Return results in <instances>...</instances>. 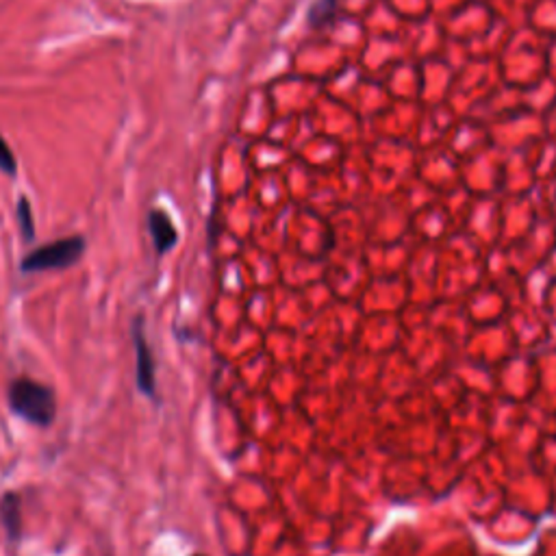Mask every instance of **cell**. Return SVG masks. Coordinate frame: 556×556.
<instances>
[{
	"label": "cell",
	"mask_w": 556,
	"mask_h": 556,
	"mask_svg": "<svg viewBox=\"0 0 556 556\" xmlns=\"http://www.w3.org/2000/svg\"><path fill=\"white\" fill-rule=\"evenodd\" d=\"M9 406L22 420L48 426L54 420V394L46 385L31 381V378H15L9 387Z\"/></svg>",
	"instance_id": "1"
},
{
	"label": "cell",
	"mask_w": 556,
	"mask_h": 556,
	"mask_svg": "<svg viewBox=\"0 0 556 556\" xmlns=\"http://www.w3.org/2000/svg\"><path fill=\"white\" fill-rule=\"evenodd\" d=\"M85 252V239L83 238H65L42 248H35L31 255L22 261V272H44V269H63L74 266Z\"/></svg>",
	"instance_id": "2"
},
{
	"label": "cell",
	"mask_w": 556,
	"mask_h": 556,
	"mask_svg": "<svg viewBox=\"0 0 556 556\" xmlns=\"http://www.w3.org/2000/svg\"><path fill=\"white\" fill-rule=\"evenodd\" d=\"M133 346H135V374H137V387L141 394L155 395L157 378H155V361H152L151 348H148L144 337V327L141 319H135L133 324Z\"/></svg>",
	"instance_id": "3"
},
{
	"label": "cell",
	"mask_w": 556,
	"mask_h": 556,
	"mask_svg": "<svg viewBox=\"0 0 556 556\" xmlns=\"http://www.w3.org/2000/svg\"><path fill=\"white\" fill-rule=\"evenodd\" d=\"M148 229H151L152 244H155V250L159 255H165L170 248H174L176 239H179V233H176L172 219L163 211H151V216H148Z\"/></svg>",
	"instance_id": "4"
},
{
	"label": "cell",
	"mask_w": 556,
	"mask_h": 556,
	"mask_svg": "<svg viewBox=\"0 0 556 556\" xmlns=\"http://www.w3.org/2000/svg\"><path fill=\"white\" fill-rule=\"evenodd\" d=\"M0 511H3V522L5 528L11 537L20 535V500L15 493L5 495L3 504H0Z\"/></svg>",
	"instance_id": "5"
},
{
	"label": "cell",
	"mask_w": 556,
	"mask_h": 556,
	"mask_svg": "<svg viewBox=\"0 0 556 556\" xmlns=\"http://www.w3.org/2000/svg\"><path fill=\"white\" fill-rule=\"evenodd\" d=\"M335 14H337V0H317L309 11V24L324 29L328 22H333Z\"/></svg>",
	"instance_id": "6"
},
{
	"label": "cell",
	"mask_w": 556,
	"mask_h": 556,
	"mask_svg": "<svg viewBox=\"0 0 556 556\" xmlns=\"http://www.w3.org/2000/svg\"><path fill=\"white\" fill-rule=\"evenodd\" d=\"M18 224L22 235H24L26 241H31L35 238V219H33V209L29 205V200L26 198H22L18 202Z\"/></svg>",
	"instance_id": "7"
},
{
	"label": "cell",
	"mask_w": 556,
	"mask_h": 556,
	"mask_svg": "<svg viewBox=\"0 0 556 556\" xmlns=\"http://www.w3.org/2000/svg\"><path fill=\"white\" fill-rule=\"evenodd\" d=\"M0 170H3V172L9 174V176H14L15 170H18V165H15V159H14V155H11L7 141H5L3 137H0Z\"/></svg>",
	"instance_id": "8"
},
{
	"label": "cell",
	"mask_w": 556,
	"mask_h": 556,
	"mask_svg": "<svg viewBox=\"0 0 556 556\" xmlns=\"http://www.w3.org/2000/svg\"><path fill=\"white\" fill-rule=\"evenodd\" d=\"M552 207H554V216H556V185H554V196H552Z\"/></svg>",
	"instance_id": "9"
},
{
	"label": "cell",
	"mask_w": 556,
	"mask_h": 556,
	"mask_svg": "<svg viewBox=\"0 0 556 556\" xmlns=\"http://www.w3.org/2000/svg\"><path fill=\"white\" fill-rule=\"evenodd\" d=\"M194 556H205V554H194Z\"/></svg>",
	"instance_id": "10"
}]
</instances>
